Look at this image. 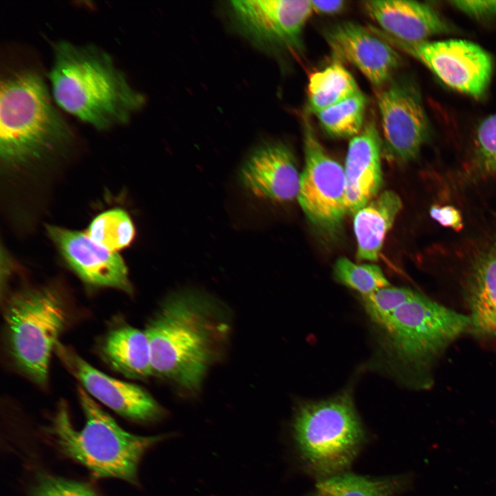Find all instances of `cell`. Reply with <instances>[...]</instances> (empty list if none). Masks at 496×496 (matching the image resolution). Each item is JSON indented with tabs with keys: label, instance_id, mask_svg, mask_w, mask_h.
<instances>
[{
	"label": "cell",
	"instance_id": "obj_1",
	"mask_svg": "<svg viewBox=\"0 0 496 496\" xmlns=\"http://www.w3.org/2000/svg\"><path fill=\"white\" fill-rule=\"evenodd\" d=\"M229 331L226 310L214 298L194 291L171 295L145 329L153 375L198 390Z\"/></svg>",
	"mask_w": 496,
	"mask_h": 496
},
{
	"label": "cell",
	"instance_id": "obj_2",
	"mask_svg": "<svg viewBox=\"0 0 496 496\" xmlns=\"http://www.w3.org/2000/svg\"><path fill=\"white\" fill-rule=\"evenodd\" d=\"M48 77L56 103L98 130L126 124L145 102L112 56L93 44L55 43Z\"/></svg>",
	"mask_w": 496,
	"mask_h": 496
},
{
	"label": "cell",
	"instance_id": "obj_3",
	"mask_svg": "<svg viewBox=\"0 0 496 496\" xmlns=\"http://www.w3.org/2000/svg\"><path fill=\"white\" fill-rule=\"evenodd\" d=\"M74 134L37 67L6 64L0 81V160L19 169L63 152Z\"/></svg>",
	"mask_w": 496,
	"mask_h": 496
},
{
	"label": "cell",
	"instance_id": "obj_4",
	"mask_svg": "<svg viewBox=\"0 0 496 496\" xmlns=\"http://www.w3.org/2000/svg\"><path fill=\"white\" fill-rule=\"evenodd\" d=\"M78 396L85 422L77 430L68 409L61 402L45 432L65 457L81 464L97 478H116L138 485V471L146 453L176 437L174 433L143 436L126 431L83 389Z\"/></svg>",
	"mask_w": 496,
	"mask_h": 496
},
{
	"label": "cell",
	"instance_id": "obj_5",
	"mask_svg": "<svg viewBox=\"0 0 496 496\" xmlns=\"http://www.w3.org/2000/svg\"><path fill=\"white\" fill-rule=\"evenodd\" d=\"M291 437L304 469L320 479L344 473L366 440L348 394L300 405Z\"/></svg>",
	"mask_w": 496,
	"mask_h": 496
},
{
	"label": "cell",
	"instance_id": "obj_6",
	"mask_svg": "<svg viewBox=\"0 0 496 496\" xmlns=\"http://www.w3.org/2000/svg\"><path fill=\"white\" fill-rule=\"evenodd\" d=\"M4 320L10 356L24 375L44 386L52 351L68 320V309L54 287H31L6 300Z\"/></svg>",
	"mask_w": 496,
	"mask_h": 496
},
{
	"label": "cell",
	"instance_id": "obj_7",
	"mask_svg": "<svg viewBox=\"0 0 496 496\" xmlns=\"http://www.w3.org/2000/svg\"><path fill=\"white\" fill-rule=\"evenodd\" d=\"M382 329L398 359L426 372L453 342L471 330V320L468 315L415 292Z\"/></svg>",
	"mask_w": 496,
	"mask_h": 496
},
{
	"label": "cell",
	"instance_id": "obj_8",
	"mask_svg": "<svg viewBox=\"0 0 496 496\" xmlns=\"http://www.w3.org/2000/svg\"><path fill=\"white\" fill-rule=\"evenodd\" d=\"M303 143L304 166L297 198L316 227L335 233L347 214L344 167L327 152L308 120L303 126Z\"/></svg>",
	"mask_w": 496,
	"mask_h": 496
},
{
	"label": "cell",
	"instance_id": "obj_9",
	"mask_svg": "<svg viewBox=\"0 0 496 496\" xmlns=\"http://www.w3.org/2000/svg\"><path fill=\"white\" fill-rule=\"evenodd\" d=\"M369 28L395 48L421 61L451 88L473 96H479L487 89L493 61L479 45L462 39L405 42L375 27Z\"/></svg>",
	"mask_w": 496,
	"mask_h": 496
},
{
	"label": "cell",
	"instance_id": "obj_10",
	"mask_svg": "<svg viewBox=\"0 0 496 496\" xmlns=\"http://www.w3.org/2000/svg\"><path fill=\"white\" fill-rule=\"evenodd\" d=\"M382 149L391 160H413L427 140L430 125L421 94L413 81L401 77L378 93Z\"/></svg>",
	"mask_w": 496,
	"mask_h": 496
},
{
	"label": "cell",
	"instance_id": "obj_11",
	"mask_svg": "<svg viewBox=\"0 0 496 496\" xmlns=\"http://www.w3.org/2000/svg\"><path fill=\"white\" fill-rule=\"evenodd\" d=\"M54 351L67 370L93 398L132 422L149 424L161 421L165 412L143 388L99 371L72 348L59 342Z\"/></svg>",
	"mask_w": 496,
	"mask_h": 496
},
{
	"label": "cell",
	"instance_id": "obj_12",
	"mask_svg": "<svg viewBox=\"0 0 496 496\" xmlns=\"http://www.w3.org/2000/svg\"><path fill=\"white\" fill-rule=\"evenodd\" d=\"M238 26L259 44L298 51L313 11L310 0L231 1Z\"/></svg>",
	"mask_w": 496,
	"mask_h": 496
},
{
	"label": "cell",
	"instance_id": "obj_13",
	"mask_svg": "<svg viewBox=\"0 0 496 496\" xmlns=\"http://www.w3.org/2000/svg\"><path fill=\"white\" fill-rule=\"evenodd\" d=\"M46 231L68 265L83 281L94 287L132 292L127 268L117 251L102 247L86 233L54 225H47Z\"/></svg>",
	"mask_w": 496,
	"mask_h": 496
},
{
	"label": "cell",
	"instance_id": "obj_14",
	"mask_svg": "<svg viewBox=\"0 0 496 496\" xmlns=\"http://www.w3.org/2000/svg\"><path fill=\"white\" fill-rule=\"evenodd\" d=\"M324 35L337 59L353 65L375 86L388 82L401 65V56L394 47L356 23L332 25Z\"/></svg>",
	"mask_w": 496,
	"mask_h": 496
},
{
	"label": "cell",
	"instance_id": "obj_15",
	"mask_svg": "<svg viewBox=\"0 0 496 496\" xmlns=\"http://www.w3.org/2000/svg\"><path fill=\"white\" fill-rule=\"evenodd\" d=\"M291 149L282 143L263 145L243 164L239 178L243 187L259 198L287 202L297 198L300 174Z\"/></svg>",
	"mask_w": 496,
	"mask_h": 496
},
{
	"label": "cell",
	"instance_id": "obj_16",
	"mask_svg": "<svg viewBox=\"0 0 496 496\" xmlns=\"http://www.w3.org/2000/svg\"><path fill=\"white\" fill-rule=\"evenodd\" d=\"M382 148V138L373 121L351 139L344 167L347 214L354 216L378 195L383 183Z\"/></svg>",
	"mask_w": 496,
	"mask_h": 496
},
{
	"label": "cell",
	"instance_id": "obj_17",
	"mask_svg": "<svg viewBox=\"0 0 496 496\" xmlns=\"http://www.w3.org/2000/svg\"><path fill=\"white\" fill-rule=\"evenodd\" d=\"M363 7L383 32L405 42L426 41L449 28L432 6L416 1H366Z\"/></svg>",
	"mask_w": 496,
	"mask_h": 496
},
{
	"label": "cell",
	"instance_id": "obj_18",
	"mask_svg": "<svg viewBox=\"0 0 496 496\" xmlns=\"http://www.w3.org/2000/svg\"><path fill=\"white\" fill-rule=\"evenodd\" d=\"M471 330L496 342V241L474 261L464 287Z\"/></svg>",
	"mask_w": 496,
	"mask_h": 496
},
{
	"label": "cell",
	"instance_id": "obj_19",
	"mask_svg": "<svg viewBox=\"0 0 496 496\" xmlns=\"http://www.w3.org/2000/svg\"><path fill=\"white\" fill-rule=\"evenodd\" d=\"M100 353L112 369L127 378L144 379L153 375L147 335L130 324L112 327L101 342Z\"/></svg>",
	"mask_w": 496,
	"mask_h": 496
},
{
	"label": "cell",
	"instance_id": "obj_20",
	"mask_svg": "<svg viewBox=\"0 0 496 496\" xmlns=\"http://www.w3.org/2000/svg\"><path fill=\"white\" fill-rule=\"evenodd\" d=\"M402 202L391 190L379 194L353 216L359 261H376L387 232L401 211Z\"/></svg>",
	"mask_w": 496,
	"mask_h": 496
},
{
	"label": "cell",
	"instance_id": "obj_21",
	"mask_svg": "<svg viewBox=\"0 0 496 496\" xmlns=\"http://www.w3.org/2000/svg\"><path fill=\"white\" fill-rule=\"evenodd\" d=\"M411 481L408 475L371 477L344 472L320 479L308 496H399Z\"/></svg>",
	"mask_w": 496,
	"mask_h": 496
},
{
	"label": "cell",
	"instance_id": "obj_22",
	"mask_svg": "<svg viewBox=\"0 0 496 496\" xmlns=\"http://www.w3.org/2000/svg\"><path fill=\"white\" fill-rule=\"evenodd\" d=\"M360 92L351 73L338 61L309 79V110L315 114L338 104Z\"/></svg>",
	"mask_w": 496,
	"mask_h": 496
},
{
	"label": "cell",
	"instance_id": "obj_23",
	"mask_svg": "<svg viewBox=\"0 0 496 496\" xmlns=\"http://www.w3.org/2000/svg\"><path fill=\"white\" fill-rule=\"evenodd\" d=\"M366 98L360 91L316 114L322 129L336 138H353L362 130Z\"/></svg>",
	"mask_w": 496,
	"mask_h": 496
},
{
	"label": "cell",
	"instance_id": "obj_24",
	"mask_svg": "<svg viewBox=\"0 0 496 496\" xmlns=\"http://www.w3.org/2000/svg\"><path fill=\"white\" fill-rule=\"evenodd\" d=\"M86 234L102 247L117 251L132 242L135 229L125 211L112 209L96 216L89 225Z\"/></svg>",
	"mask_w": 496,
	"mask_h": 496
},
{
	"label": "cell",
	"instance_id": "obj_25",
	"mask_svg": "<svg viewBox=\"0 0 496 496\" xmlns=\"http://www.w3.org/2000/svg\"><path fill=\"white\" fill-rule=\"evenodd\" d=\"M333 272L338 281L360 292L362 296L390 285L379 266L374 264H355L344 257L336 260Z\"/></svg>",
	"mask_w": 496,
	"mask_h": 496
},
{
	"label": "cell",
	"instance_id": "obj_26",
	"mask_svg": "<svg viewBox=\"0 0 496 496\" xmlns=\"http://www.w3.org/2000/svg\"><path fill=\"white\" fill-rule=\"evenodd\" d=\"M415 292L404 287H384L362 296L364 307L371 319L382 328L394 311Z\"/></svg>",
	"mask_w": 496,
	"mask_h": 496
},
{
	"label": "cell",
	"instance_id": "obj_27",
	"mask_svg": "<svg viewBox=\"0 0 496 496\" xmlns=\"http://www.w3.org/2000/svg\"><path fill=\"white\" fill-rule=\"evenodd\" d=\"M30 496H101L90 484L61 477L44 475L39 477Z\"/></svg>",
	"mask_w": 496,
	"mask_h": 496
},
{
	"label": "cell",
	"instance_id": "obj_28",
	"mask_svg": "<svg viewBox=\"0 0 496 496\" xmlns=\"http://www.w3.org/2000/svg\"><path fill=\"white\" fill-rule=\"evenodd\" d=\"M476 155L481 167L496 174V114L479 124L475 135Z\"/></svg>",
	"mask_w": 496,
	"mask_h": 496
},
{
	"label": "cell",
	"instance_id": "obj_29",
	"mask_svg": "<svg viewBox=\"0 0 496 496\" xmlns=\"http://www.w3.org/2000/svg\"><path fill=\"white\" fill-rule=\"evenodd\" d=\"M455 7L477 19L496 16V1H453Z\"/></svg>",
	"mask_w": 496,
	"mask_h": 496
},
{
	"label": "cell",
	"instance_id": "obj_30",
	"mask_svg": "<svg viewBox=\"0 0 496 496\" xmlns=\"http://www.w3.org/2000/svg\"><path fill=\"white\" fill-rule=\"evenodd\" d=\"M431 217L442 226L459 231L463 227L460 211L451 205H433L430 209Z\"/></svg>",
	"mask_w": 496,
	"mask_h": 496
},
{
	"label": "cell",
	"instance_id": "obj_31",
	"mask_svg": "<svg viewBox=\"0 0 496 496\" xmlns=\"http://www.w3.org/2000/svg\"><path fill=\"white\" fill-rule=\"evenodd\" d=\"M313 11L320 14H335L340 12L345 6V2L340 0L335 1H313L310 0Z\"/></svg>",
	"mask_w": 496,
	"mask_h": 496
}]
</instances>
